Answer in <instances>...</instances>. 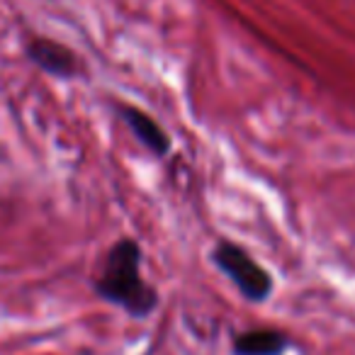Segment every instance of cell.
<instances>
[{
	"instance_id": "6da1fadb",
	"label": "cell",
	"mask_w": 355,
	"mask_h": 355,
	"mask_svg": "<svg viewBox=\"0 0 355 355\" xmlns=\"http://www.w3.org/2000/svg\"><path fill=\"white\" fill-rule=\"evenodd\" d=\"M93 292L139 321L156 311L158 292L144 277V251L137 239L122 236L107 248L103 268L93 277Z\"/></svg>"
},
{
	"instance_id": "7a4b0ae2",
	"label": "cell",
	"mask_w": 355,
	"mask_h": 355,
	"mask_svg": "<svg viewBox=\"0 0 355 355\" xmlns=\"http://www.w3.org/2000/svg\"><path fill=\"white\" fill-rule=\"evenodd\" d=\"M212 263L222 275L229 277V282L246 302L263 304L272 295V275L236 241H217V246L212 248Z\"/></svg>"
},
{
	"instance_id": "3957f363",
	"label": "cell",
	"mask_w": 355,
	"mask_h": 355,
	"mask_svg": "<svg viewBox=\"0 0 355 355\" xmlns=\"http://www.w3.org/2000/svg\"><path fill=\"white\" fill-rule=\"evenodd\" d=\"M25 54L37 69L44 71L46 76H54V78L69 80L80 73L78 54L61 42L49 40V37H32L25 46Z\"/></svg>"
},
{
	"instance_id": "277c9868",
	"label": "cell",
	"mask_w": 355,
	"mask_h": 355,
	"mask_svg": "<svg viewBox=\"0 0 355 355\" xmlns=\"http://www.w3.org/2000/svg\"><path fill=\"white\" fill-rule=\"evenodd\" d=\"M117 112L122 122L129 127V132L137 137V141L148 153H153L156 158H166L173 151V141L168 132L148 112H144L137 105H117Z\"/></svg>"
},
{
	"instance_id": "5b68a950",
	"label": "cell",
	"mask_w": 355,
	"mask_h": 355,
	"mask_svg": "<svg viewBox=\"0 0 355 355\" xmlns=\"http://www.w3.org/2000/svg\"><path fill=\"white\" fill-rule=\"evenodd\" d=\"M287 348H290V336L270 326L239 331L232 340L234 355H282Z\"/></svg>"
}]
</instances>
